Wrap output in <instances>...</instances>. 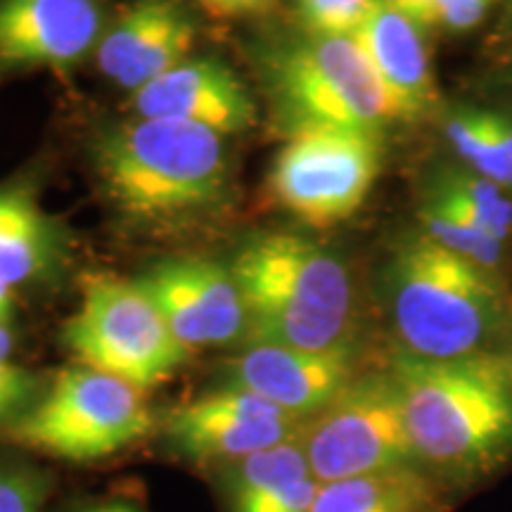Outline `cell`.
Listing matches in <instances>:
<instances>
[{"instance_id":"1","label":"cell","mask_w":512,"mask_h":512,"mask_svg":"<svg viewBox=\"0 0 512 512\" xmlns=\"http://www.w3.org/2000/svg\"><path fill=\"white\" fill-rule=\"evenodd\" d=\"M422 470L467 501L512 470V377L494 351L389 361Z\"/></svg>"},{"instance_id":"2","label":"cell","mask_w":512,"mask_h":512,"mask_svg":"<svg viewBox=\"0 0 512 512\" xmlns=\"http://www.w3.org/2000/svg\"><path fill=\"white\" fill-rule=\"evenodd\" d=\"M95 174L124 219L166 226L226 207L233 166L226 138L178 121H121L93 145Z\"/></svg>"},{"instance_id":"3","label":"cell","mask_w":512,"mask_h":512,"mask_svg":"<svg viewBox=\"0 0 512 512\" xmlns=\"http://www.w3.org/2000/svg\"><path fill=\"white\" fill-rule=\"evenodd\" d=\"M249 318V344L358 351L356 292L330 249L294 233H261L230 259Z\"/></svg>"},{"instance_id":"4","label":"cell","mask_w":512,"mask_h":512,"mask_svg":"<svg viewBox=\"0 0 512 512\" xmlns=\"http://www.w3.org/2000/svg\"><path fill=\"white\" fill-rule=\"evenodd\" d=\"M384 304L396 354L453 361L494 351L508 323L489 268L427 238L403 242L384 273Z\"/></svg>"},{"instance_id":"5","label":"cell","mask_w":512,"mask_h":512,"mask_svg":"<svg viewBox=\"0 0 512 512\" xmlns=\"http://www.w3.org/2000/svg\"><path fill=\"white\" fill-rule=\"evenodd\" d=\"M261 76L285 136L306 128L380 133L396 110L356 38L302 36L261 53Z\"/></svg>"},{"instance_id":"6","label":"cell","mask_w":512,"mask_h":512,"mask_svg":"<svg viewBox=\"0 0 512 512\" xmlns=\"http://www.w3.org/2000/svg\"><path fill=\"white\" fill-rule=\"evenodd\" d=\"M62 339L81 366L119 377L140 392L169 380L190 356L150 294L117 275L86 280Z\"/></svg>"},{"instance_id":"7","label":"cell","mask_w":512,"mask_h":512,"mask_svg":"<svg viewBox=\"0 0 512 512\" xmlns=\"http://www.w3.org/2000/svg\"><path fill=\"white\" fill-rule=\"evenodd\" d=\"M155 430L143 392L88 366L64 368L15 427V439L69 463L105 460Z\"/></svg>"},{"instance_id":"8","label":"cell","mask_w":512,"mask_h":512,"mask_svg":"<svg viewBox=\"0 0 512 512\" xmlns=\"http://www.w3.org/2000/svg\"><path fill=\"white\" fill-rule=\"evenodd\" d=\"M320 484L418 465L392 373H361L299 430Z\"/></svg>"},{"instance_id":"9","label":"cell","mask_w":512,"mask_h":512,"mask_svg":"<svg viewBox=\"0 0 512 512\" xmlns=\"http://www.w3.org/2000/svg\"><path fill=\"white\" fill-rule=\"evenodd\" d=\"M380 166V133L306 128L285 136L268 188L294 219L311 228H330L361 209Z\"/></svg>"},{"instance_id":"10","label":"cell","mask_w":512,"mask_h":512,"mask_svg":"<svg viewBox=\"0 0 512 512\" xmlns=\"http://www.w3.org/2000/svg\"><path fill=\"white\" fill-rule=\"evenodd\" d=\"M299 430L302 420L230 384L171 408L164 418V437L176 453L219 467L285 444Z\"/></svg>"},{"instance_id":"11","label":"cell","mask_w":512,"mask_h":512,"mask_svg":"<svg viewBox=\"0 0 512 512\" xmlns=\"http://www.w3.org/2000/svg\"><path fill=\"white\" fill-rule=\"evenodd\" d=\"M136 283L150 294L188 351L247 339L245 299L228 266L207 259H169L147 268Z\"/></svg>"},{"instance_id":"12","label":"cell","mask_w":512,"mask_h":512,"mask_svg":"<svg viewBox=\"0 0 512 512\" xmlns=\"http://www.w3.org/2000/svg\"><path fill=\"white\" fill-rule=\"evenodd\" d=\"M358 375V351H304L280 344H249L228 363L226 384L247 389L304 422L323 411Z\"/></svg>"},{"instance_id":"13","label":"cell","mask_w":512,"mask_h":512,"mask_svg":"<svg viewBox=\"0 0 512 512\" xmlns=\"http://www.w3.org/2000/svg\"><path fill=\"white\" fill-rule=\"evenodd\" d=\"M140 119L178 121L219 136H235L256 124V102L228 64L214 57L185 60L131 95Z\"/></svg>"},{"instance_id":"14","label":"cell","mask_w":512,"mask_h":512,"mask_svg":"<svg viewBox=\"0 0 512 512\" xmlns=\"http://www.w3.org/2000/svg\"><path fill=\"white\" fill-rule=\"evenodd\" d=\"M195 31L178 0H136L102 34L95 50L98 69L133 95L190 60Z\"/></svg>"},{"instance_id":"15","label":"cell","mask_w":512,"mask_h":512,"mask_svg":"<svg viewBox=\"0 0 512 512\" xmlns=\"http://www.w3.org/2000/svg\"><path fill=\"white\" fill-rule=\"evenodd\" d=\"M102 34L100 0H0V67H72Z\"/></svg>"},{"instance_id":"16","label":"cell","mask_w":512,"mask_h":512,"mask_svg":"<svg viewBox=\"0 0 512 512\" xmlns=\"http://www.w3.org/2000/svg\"><path fill=\"white\" fill-rule=\"evenodd\" d=\"M354 38L392 100L396 119L413 121L432 110L437 88L418 24L403 17L389 0H375Z\"/></svg>"},{"instance_id":"17","label":"cell","mask_w":512,"mask_h":512,"mask_svg":"<svg viewBox=\"0 0 512 512\" xmlns=\"http://www.w3.org/2000/svg\"><path fill=\"white\" fill-rule=\"evenodd\" d=\"M221 472L230 512H311L320 491L299 434L223 465Z\"/></svg>"},{"instance_id":"18","label":"cell","mask_w":512,"mask_h":512,"mask_svg":"<svg viewBox=\"0 0 512 512\" xmlns=\"http://www.w3.org/2000/svg\"><path fill=\"white\" fill-rule=\"evenodd\" d=\"M463 501L420 465L320 484L311 512H456Z\"/></svg>"},{"instance_id":"19","label":"cell","mask_w":512,"mask_h":512,"mask_svg":"<svg viewBox=\"0 0 512 512\" xmlns=\"http://www.w3.org/2000/svg\"><path fill=\"white\" fill-rule=\"evenodd\" d=\"M62 256L53 221L27 190H0V280L22 287L48 278Z\"/></svg>"},{"instance_id":"20","label":"cell","mask_w":512,"mask_h":512,"mask_svg":"<svg viewBox=\"0 0 512 512\" xmlns=\"http://www.w3.org/2000/svg\"><path fill=\"white\" fill-rule=\"evenodd\" d=\"M446 138L470 171L501 188H512V155L491 124L489 112H456L446 121Z\"/></svg>"},{"instance_id":"21","label":"cell","mask_w":512,"mask_h":512,"mask_svg":"<svg viewBox=\"0 0 512 512\" xmlns=\"http://www.w3.org/2000/svg\"><path fill=\"white\" fill-rule=\"evenodd\" d=\"M432 197L448 207L463 211L467 219L489 230L498 240L508 238L512 230V202L503 195L501 185L475 171H451L434 183Z\"/></svg>"},{"instance_id":"22","label":"cell","mask_w":512,"mask_h":512,"mask_svg":"<svg viewBox=\"0 0 512 512\" xmlns=\"http://www.w3.org/2000/svg\"><path fill=\"white\" fill-rule=\"evenodd\" d=\"M420 221L427 238L446 247L448 252L465 256V259L475 261V264L489 268V271H494L498 261H501L503 240H498L489 230L467 219L463 211L448 207L446 202L437 200V197L430 195L422 204Z\"/></svg>"},{"instance_id":"23","label":"cell","mask_w":512,"mask_h":512,"mask_svg":"<svg viewBox=\"0 0 512 512\" xmlns=\"http://www.w3.org/2000/svg\"><path fill=\"white\" fill-rule=\"evenodd\" d=\"M373 5L375 0H297V17L306 36L351 38Z\"/></svg>"},{"instance_id":"24","label":"cell","mask_w":512,"mask_h":512,"mask_svg":"<svg viewBox=\"0 0 512 512\" xmlns=\"http://www.w3.org/2000/svg\"><path fill=\"white\" fill-rule=\"evenodd\" d=\"M53 479L27 463L0 465V512H41Z\"/></svg>"},{"instance_id":"25","label":"cell","mask_w":512,"mask_h":512,"mask_svg":"<svg viewBox=\"0 0 512 512\" xmlns=\"http://www.w3.org/2000/svg\"><path fill=\"white\" fill-rule=\"evenodd\" d=\"M34 389V375L15 366L10 358H0V418L22 408L31 399Z\"/></svg>"},{"instance_id":"26","label":"cell","mask_w":512,"mask_h":512,"mask_svg":"<svg viewBox=\"0 0 512 512\" xmlns=\"http://www.w3.org/2000/svg\"><path fill=\"white\" fill-rule=\"evenodd\" d=\"M494 0H446L439 10V24L451 31H467L482 22Z\"/></svg>"},{"instance_id":"27","label":"cell","mask_w":512,"mask_h":512,"mask_svg":"<svg viewBox=\"0 0 512 512\" xmlns=\"http://www.w3.org/2000/svg\"><path fill=\"white\" fill-rule=\"evenodd\" d=\"M216 17H252L266 12L273 0H197Z\"/></svg>"},{"instance_id":"28","label":"cell","mask_w":512,"mask_h":512,"mask_svg":"<svg viewBox=\"0 0 512 512\" xmlns=\"http://www.w3.org/2000/svg\"><path fill=\"white\" fill-rule=\"evenodd\" d=\"M403 17L411 19L413 24H418L420 29L439 24V10L437 0H389Z\"/></svg>"},{"instance_id":"29","label":"cell","mask_w":512,"mask_h":512,"mask_svg":"<svg viewBox=\"0 0 512 512\" xmlns=\"http://www.w3.org/2000/svg\"><path fill=\"white\" fill-rule=\"evenodd\" d=\"M76 512H143L138 505L131 501H124V498H105V501H95L79 508Z\"/></svg>"},{"instance_id":"30","label":"cell","mask_w":512,"mask_h":512,"mask_svg":"<svg viewBox=\"0 0 512 512\" xmlns=\"http://www.w3.org/2000/svg\"><path fill=\"white\" fill-rule=\"evenodd\" d=\"M494 354L501 358V363L508 370V375L512 377V313L508 318V323H505V328L501 332V337H498L496 347H494Z\"/></svg>"},{"instance_id":"31","label":"cell","mask_w":512,"mask_h":512,"mask_svg":"<svg viewBox=\"0 0 512 512\" xmlns=\"http://www.w3.org/2000/svg\"><path fill=\"white\" fill-rule=\"evenodd\" d=\"M491 114V124H494L496 133L501 136L503 145L508 147L510 155H512V119L505 117V114H496V112H489Z\"/></svg>"},{"instance_id":"32","label":"cell","mask_w":512,"mask_h":512,"mask_svg":"<svg viewBox=\"0 0 512 512\" xmlns=\"http://www.w3.org/2000/svg\"><path fill=\"white\" fill-rule=\"evenodd\" d=\"M12 306H15V287H10L5 280H0V318L10 320Z\"/></svg>"},{"instance_id":"33","label":"cell","mask_w":512,"mask_h":512,"mask_svg":"<svg viewBox=\"0 0 512 512\" xmlns=\"http://www.w3.org/2000/svg\"><path fill=\"white\" fill-rule=\"evenodd\" d=\"M12 347H15V337L10 332V320L0 318V358H10Z\"/></svg>"}]
</instances>
